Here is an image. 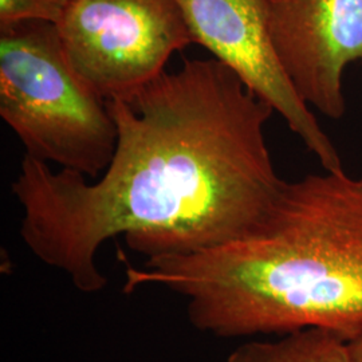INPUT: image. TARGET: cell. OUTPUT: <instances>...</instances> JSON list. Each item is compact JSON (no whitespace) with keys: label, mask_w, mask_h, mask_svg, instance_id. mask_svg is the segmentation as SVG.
Returning a JSON list of instances; mask_svg holds the SVG:
<instances>
[{"label":"cell","mask_w":362,"mask_h":362,"mask_svg":"<svg viewBox=\"0 0 362 362\" xmlns=\"http://www.w3.org/2000/svg\"><path fill=\"white\" fill-rule=\"evenodd\" d=\"M107 105L118 140L100 180L26 155L13 182L25 245L81 293L106 287V240L124 235L148 258L219 246L254 228L285 184L264 133L275 110L216 58L184 59Z\"/></svg>","instance_id":"obj_1"},{"label":"cell","mask_w":362,"mask_h":362,"mask_svg":"<svg viewBox=\"0 0 362 362\" xmlns=\"http://www.w3.org/2000/svg\"><path fill=\"white\" fill-rule=\"evenodd\" d=\"M125 276V293L157 285L187 298L191 324L214 336L320 327L349 341L362 330V179L342 169L285 181L245 235Z\"/></svg>","instance_id":"obj_2"},{"label":"cell","mask_w":362,"mask_h":362,"mask_svg":"<svg viewBox=\"0 0 362 362\" xmlns=\"http://www.w3.org/2000/svg\"><path fill=\"white\" fill-rule=\"evenodd\" d=\"M0 116L27 156L88 177H100L116 152L107 101L73 71L49 22L0 26Z\"/></svg>","instance_id":"obj_3"},{"label":"cell","mask_w":362,"mask_h":362,"mask_svg":"<svg viewBox=\"0 0 362 362\" xmlns=\"http://www.w3.org/2000/svg\"><path fill=\"white\" fill-rule=\"evenodd\" d=\"M55 26L67 64L105 101L129 97L194 43L176 0H74Z\"/></svg>","instance_id":"obj_4"},{"label":"cell","mask_w":362,"mask_h":362,"mask_svg":"<svg viewBox=\"0 0 362 362\" xmlns=\"http://www.w3.org/2000/svg\"><path fill=\"white\" fill-rule=\"evenodd\" d=\"M194 43L231 67L272 105L325 170H342L330 137L293 88L272 45L270 0H176Z\"/></svg>","instance_id":"obj_5"},{"label":"cell","mask_w":362,"mask_h":362,"mask_svg":"<svg viewBox=\"0 0 362 362\" xmlns=\"http://www.w3.org/2000/svg\"><path fill=\"white\" fill-rule=\"evenodd\" d=\"M270 33L302 101L344 116V73L362 61V0H270Z\"/></svg>","instance_id":"obj_6"},{"label":"cell","mask_w":362,"mask_h":362,"mask_svg":"<svg viewBox=\"0 0 362 362\" xmlns=\"http://www.w3.org/2000/svg\"><path fill=\"white\" fill-rule=\"evenodd\" d=\"M227 362H350L346 341L326 329L308 327L276 341L240 345Z\"/></svg>","instance_id":"obj_7"},{"label":"cell","mask_w":362,"mask_h":362,"mask_svg":"<svg viewBox=\"0 0 362 362\" xmlns=\"http://www.w3.org/2000/svg\"><path fill=\"white\" fill-rule=\"evenodd\" d=\"M74 0H0V26L40 21L58 25Z\"/></svg>","instance_id":"obj_8"},{"label":"cell","mask_w":362,"mask_h":362,"mask_svg":"<svg viewBox=\"0 0 362 362\" xmlns=\"http://www.w3.org/2000/svg\"><path fill=\"white\" fill-rule=\"evenodd\" d=\"M350 362H362V330L356 337L346 341Z\"/></svg>","instance_id":"obj_9"}]
</instances>
